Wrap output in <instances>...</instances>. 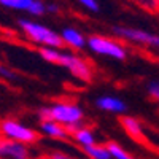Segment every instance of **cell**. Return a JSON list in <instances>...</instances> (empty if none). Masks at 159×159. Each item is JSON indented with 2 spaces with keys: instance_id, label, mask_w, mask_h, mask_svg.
Wrapping results in <instances>:
<instances>
[{
  "instance_id": "6da1fadb",
  "label": "cell",
  "mask_w": 159,
  "mask_h": 159,
  "mask_svg": "<svg viewBox=\"0 0 159 159\" xmlns=\"http://www.w3.org/2000/svg\"><path fill=\"white\" fill-rule=\"evenodd\" d=\"M37 113H38L40 121H43V119L56 121V123L62 124L65 129L83 124L84 118H86L84 110L75 100H67V99L52 100L51 103L38 108Z\"/></svg>"
},
{
  "instance_id": "4fadbf2b",
  "label": "cell",
  "mask_w": 159,
  "mask_h": 159,
  "mask_svg": "<svg viewBox=\"0 0 159 159\" xmlns=\"http://www.w3.org/2000/svg\"><path fill=\"white\" fill-rule=\"evenodd\" d=\"M40 130L43 132L45 135L56 139V140H70V135L67 129H65L62 124L56 123V121H49V119H43L40 121Z\"/></svg>"
},
{
  "instance_id": "30bf717a",
  "label": "cell",
  "mask_w": 159,
  "mask_h": 159,
  "mask_svg": "<svg viewBox=\"0 0 159 159\" xmlns=\"http://www.w3.org/2000/svg\"><path fill=\"white\" fill-rule=\"evenodd\" d=\"M61 40L64 46H67L73 51H81L86 48V42H88V37L81 32L78 30L76 27H72V25H67V27H64L61 32Z\"/></svg>"
},
{
  "instance_id": "5b68a950",
  "label": "cell",
  "mask_w": 159,
  "mask_h": 159,
  "mask_svg": "<svg viewBox=\"0 0 159 159\" xmlns=\"http://www.w3.org/2000/svg\"><path fill=\"white\" fill-rule=\"evenodd\" d=\"M0 137L11 139V140H16L25 145H32L40 140V134L35 129L25 126L24 123L18 121L15 118L0 119Z\"/></svg>"
},
{
  "instance_id": "ac0fdd59",
  "label": "cell",
  "mask_w": 159,
  "mask_h": 159,
  "mask_svg": "<svg viewBox=\"0 0 159 159\" xmlns=\"http://www.w3.org/2000/svg\"><path fill=\"white\" fill-rule=\"evenodd\" d=\"M84 10H88L89 13H99L100 11V3L99 0H76Z\"/></svg>"
},
{
  "instance_id": "8fae6325",
  "label": "cell",
  "mask_w": 159,
  "mask_h": 159,
  "mask_svg": "<svg viewBox=\"0 0 159 159\" xmlns=\"http://www.w3.org/2000/svg\"><path fill=\"white\" fill-rule=\"evenodd\" d=\"M94 105L99 110L115 113V115H121L127 111V105L123 99H119L116 96H99L94 100Z\"/></svg>"
},
{
  "instance_id": "9c48e42d",
  "label": "cell",
  "mask_w": 159,
  "mask_h": 159,
  "mask_svg": "<svg viewBox=\"0 0 159 159\" xmlns=\"http://www.w3.org/2000/svg\"><path fill=\"white\" fill-rule=\"evenodd\" d=\"M0 159H30L29 145L0 137Z\"/></svg>"
},
{
  "instance_id": "603a6c76",
  "label": "cell",
  "mask_w": 159,
  "mask_h": 159,
  "mask_svg": "<svg viewBox=\"0 0 159 159\" xmlns=\"http://www.w3.org/2000/svg\"><path fill=\"white\" fill-rule=\"evenodd\" d=\"M30 159H32V157H30ZM34 159H49V157H48L46 154H43V156H40V157H34Z\"/></svg>"
},
{
  "instance_id": "8992f818",
  "label": "cell",
  "mask_w": 159,
  "mask_h": 159,
  "mask_svg": "<svg viewBox=\"0 0 159 159\" xmlns=\"http://www.w3.org/2000/svg\"><path fill=\"white\" fill-rule=\"evenodd\" d=\"M111 32L118 40H124V42L134 43V45L159 49V35L157 34L143 30V29H137V27H129V25H115Z\"/></svg>"
},
{
  "instance_id": "7a4b0ae2",
  "label": "cell",
  "mask_w": 159,
  "mask_h": 159,
  "mask_svg": "<svg viewBox=\"0 0 159 159\" xmlns=\"http://www.w3.org/2000/svg\"><path fill=\"white\" fill-rule=\"evenodd\" d=\"M18 27L27 37L29 42H32L38 46L64 48L59 32H56L54 29H51L38 21H34L29 18H21V19H18Z\"/></svg>"
},
{
  "instance_id": "3957f363",
  "label": "cell",
  "mask_w": 159,
  "mask_h": 159,
  "mask_svg": "<svg viewBox=\"0 0 159 159\" xmlns=\"http://www.w3.org/2000/svg\"><path fill=\"white\" fill-rule=\"evenodd\" d=\"M57 65L59 67H64L75 80H78L80 83L89 84V83H92V80H94V69H92L91 62L86 57L76 54V52L61 49Z\"/></svg>"
},
{
  "instance_id": "7c38bea8",
  "label": "cell",
  "mask_w": 159,
  "mask_h": 159,
  "mask_svg": "<svg viewBox=\"0 0 159 159\" xmlns=\"http://www.w3.org/2000/svg\"><path fill=\"white\" fill-rule=\"evenodd\" d=\"M67 132L70 135V140H73L75 143H78L80 147H88V145L96 143V137L94 132L91 130V127L88 124H80V126H73V127H67Z\"/></svg>"
},
{
  "instance_id": "52a82bcc",
  "label": "cell",
  "mask_w": 159,
  "mask_h": 159,
  "mask_svg": "<svg viewBox=\"0 0 159 159\" xmlns=\"http://www.w3.org/2000/svg\"><path fill=\"white\" fill-rule=\"evenodd\" d=\"M119 124H121L124 132L132 140H135L137 143H142L143 147H147L150 150H156V147L151 145L148 142V137L145 135V127H143L140 119H137L134 116H129V115H123L121 118H119Z\"/></svg>"
},
{
  "instance_id": "44dd1931",
  "label": "cell",
  "mask_w": 159,
  "mask_h": 159,
  "mask_svg": "<svg viewBox=\"0 0 159 159\" xmlns=\"http://www.w3.org/2000/svg\"><path fill=\"white\" fill-rule=\"evenodd\" d=\"M46 156L49 159H76V157H73V156H70L67 153H62V151H52V153H49Z\"/></svg>"
},
{
  "instance_id": "9a60e30c",
  "label": "cell",
  "mask_w": 159,
  "mask_h": 159,
  "mask_svg": "<svg viewBox=\"0 0 159 159\" xmlns=\"http://www.w3.org/2000/svg\"><path fill=\"white\" fill-rule=\"evenodd\" d=\"M62 48H51V46H40L38 52L42 56L43 61L52 64V65H57V59H59V52Z\"/></svg>"
},
{
  "instance_id": "cb8c5ba5",
  "label": "cell",
  "mask_w": 159,
  "mask_h": 159,
  "mask_svg": "<svg viewBox=\"0 0 159 159\" xmlns=\"http://www.w3.org/2000/svg\"><path fill=\"white\" fill-rule=\"evenodd\" d=\"M157 61H159V57H157Z\"/></svg>"
},
{
  "instance_id": "2e32d148",
  "label": "cell",
  "mask_w": 159,
  "mask_h": 159,
  "mask_svg": "<svg viewBox=\"0 0 159 159\" xmlns=\"http://www.w3.org/2000/svg\"><path fill=\"white\" fill-rule=\"evenodd\" d=\"M105 148L108 150L110 156L115 157V159H134L121 147V145H118L116 142H107V143H105Z\"/></svg>"
},
{
  "instance_id": "7402d4cb",
  "label": "cell",
  "mask_w": 159,
  "mask_h": 159,
  "mask_svg": "<svg viewBox=\"0 0 159 159\" xmlns=\"http://www.w3.org/2000/svg\"><path fill=\"white\" fill-rule=\"evenodd\" d=\"M61 11V8L56 3H46V13H52V15H57Z\"/></svg>"
},
{
  "instance_id": "ba28073f",
  "label": "cell",
  "mask_w": 159,
  "mask_h": 159,
  "mask_svg": "<svg viewBox=\"0 0 159 159\" xmlns=\"http://www.w3.org/2000/svg\"><path fill=\"white\" fill-rule=\"evenodd\" d=\"M0 5L8 10L25 11L35 18L46 15V3L43 0H0Z\"/></svg>"
},
{
  "instance_id": "5bb4252c",
  "label": "cell",
  "mask_w": 159,
  "mask_h": 159,
  "mask_svg": "<svg viewBox=\"0 0 159 159\" xmlns=\"http://www.w3.org/2000/svg\"><path fill=\"white\" fill-rule=\"evenodd\" d=\"M81 150L89 159H111L108 150L105 148V145L92 143V145H88V147H81Z\"/></svg>"
},
{
  "instance_id": "d6986e66",
  "label": "cell",
  "mask_w": 159,
  "mask_h": 159,
  "mask_svg": "<svg viewBox=\"0 0 159 159\" xmlns=\"http://www.w3.org/2000/svg\"><path fill=\"white\" fill-rule=\"evenodd\" d=\"M0 76H2L3 80H8V81H15V80H18V73L13 69L7 67L5 64H0Z\"/></svg>"
},
{
  "instance_id": "e0dca14e",
  "label": "cell",
  "mask_w": 159,
  "mask_h": 159,
  "mask_svg": "<svg viewBox=\"0 0 159 159\" xmlns=\"http://www.w3.org/2000/svg\"><path fill=\"white\" fill-rule=\"evenodd\" d=\"M134 2L150 13H159V0H134Z\"/></svg>"
},
{
  "instance_id": "ffe728a7",
  "label": "cell",
  "mask_w": 159,
  "mask_h": 159,
  "mask_svg": "<svg viewBox=\"0 0 159 159\" xmlns=\"http://www.w3.org/2000/svg\"><path fill=\"white\" fill-rule=\"evenodd\" d=\"M147 91H148L151 99L159 102V81H150L148 86H147Z\"/></svg>"
},
{
  "instance_id": "277c9868",
  "label": "cell",
  "mask_w": 159,
  "mask_h": 159,
  "mask_svg": "<svg viewBox=\"0 0 159 159\" xmlns=\"http://www.w3.org/2000/svg\"><path fill=\"white\" fill-rule=\"evenodd\" d=\"M86 48L97 56L110 57V59H116V61L127 59V48L121 43V40L111 38L107 35L94 34V35L88 37Z\"/></svg>"
}]
</instances>
